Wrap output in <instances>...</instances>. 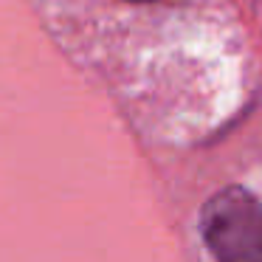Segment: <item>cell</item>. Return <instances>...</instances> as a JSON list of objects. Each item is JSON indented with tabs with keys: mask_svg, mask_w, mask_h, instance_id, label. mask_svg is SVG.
<instances>
[{
	"mask_svg": "<svg viewBox=\"0 0 262 262\" xmlns=\"http://www.w3.org/2000/svg\"><path fill=\"white\" fill-rule=\"evenodd\" d=\"M200 234L217 262H262V203L239 186L220 189L200 211Z\"/></svg>",
	"mask_w": 262,
	"mask_h": 262,
	"instance_id": "6da1fadb",
	"label": "cell"
},
{
	"mask_svg": "<svg viewBox=\"0 0 262 262\" xmlns=\"http://www.w3.org/2000/svg\"><path fill=\"white\" fill-rule=\"evenodd\" d=\"M133 3H152V0H133Z\"/></svg>",
	"mask_w": 262,
	"mask_h": 262,
	"instance_id": "7a4b0ae2",
	"label": "cell"
}]
</instances>
